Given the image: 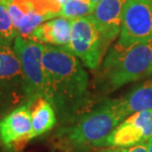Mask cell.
Listing matches in <instances>:
<instances>
[{"instance_id": "cell-1", "label": "cell", "mask_w": 152, "mask_h": 152, "mask_svg": "<svg viewBox=\"0 0 152 152\" xmlns=\"http://www.w3.org/2000/svg\"><path fill=\"white\" fill-rule=\"evenodd\" d=\"M47 98L64 121L78 118L87 101L89 75L83 64L61 47L45 45L42 56Z\"/></svg>"}, {"instance_id": "cell-2", "label": "cell", "mask_w": 152, "mask_h": 152, "mask_svg": "<svg viewBox=\"0 0 152 152\" xmlns=\"http://www.w3.org/2000/svg\"><path fill=\"white\" fill-rule=\"evenodd\" d=\"M126 118L120 98L105 100L56 133L60 148L66 152H88L101 148L115 127Z\"/></svg>"}, {"instance_id": "cell-3", "label": "cell", "mask_w": 152, "mask_h": 152, "mask_svg": "<svg viewBox=\"0 0 152 152\" xmlns=\"http://www.w3.org/2000/svg\"><path fill=\"white\" fill-rule=\"evenodd\" d=\"M102 74L110 90L152 75V39L129 47L117 42L105 57Z\"/></svg>"}, {"instance_id": "cell-4", "label": "cell", "mask_w": 152, "mask_h": 152, "mask_svg": "<svg viewBox=\"0 0 152 152\" xmlns=\"http://www.w3.org/2000/svg\"><path fill=\"white\" fill-rule=\"evenodd\" d=\"M45 45L31 39L16 37L13 48L20 61L24 79L26 103L47 97V80L42 63Z\"/></svg>"}, {"instance_id": "cell-5", "label": "cell", "mask_w": 152, "mask_h": 152, "mask_svg": "<svg viewBox=\"0 0 152 152\" xmlns=\"http://www.w3.org/2000/svg\"><path fill=\"white\" fill-rule=\"evenodd\" d=\"M25 103L23 74L13 41L0 39V117Z\"/></svg>"}, {"instance_id": "cell-6", "label": "cell", "mask_w": 152, "mask_h": 152, "mask_svg": "<svg viewBox=\"0 0 152 152\" xmlns=\"http://www.w3.org/2000/svg\"><path fill=\"white\" fill-rule=\"evenodd\" d=\"M109 45L92 16L72 20L70 42L64 48L84 66L90 69L98 68Z\"/></svg>"}, {"instance_id": "cell-7", "label": "cell", "mask_w": 152, "mask_h": 152, "mask_svg": "<svg viewBox=\"0 0 152 152\" xmlns=\"http://www.w3.org/2000/svg\"><path fill=\"white\" fill-rule=\"evenodd\" d=\"M152 39V0H127L118 44L124 47Z\"/></svg>"}, {"instance_id": "cell-8", "label": "cell", "mask_w": 152, "mask_h": 152, "mask_svg": "<svg viewBox=\"0 0 152 152\" xmlns=\"http://www.w3.org/2000/svg\"><path fill=\"white\" fill-rule=\"evenodd\" d=\"M32 134L31 103L13 109L0 118V141L10 150H17L29 142Z\"/></svg>"}, {"instance_id": "cell-9", "label": "cell", "mask_w": 152, "mask_h": 152, "mask_svg": "<svg viewBox=\"0 0 152 152\" xmlns=\"http://www.w3.org/2000/svg\"><path fill=\"white\" fill-rule=\"evenodd\" d=\"M127 0H101L91 15L109 44L120 35Z\"/></svg>"}, {"instance_id": "cell-10", "label": "cell", "mask_w": 152, "mask_h": 152, "mask_svg": "<svg viewBox=\"0 0 152 152\" xmlns=\"http://www.w3.org/2000/svg\"><path fill=\"white\" fill-rule=\"evenodd\" d=\"M71 27V19L56 17L37 27L28 39L44 45L66 48L70 42Z\"/></svg>"}, {"instance_id": "cell-11", "label": "cell", "mask_w": 152, "mask_h": 152, "mask_svg": "<svg viewBox=\"0 0 152 152\" xmlns=\"http://www.w3.org/2000/svg\"><path fill=\"white\" fill-rule=\"evenodd\" d=\"M31 103L32 134L31 139L48 132L57 123L56 112L47 98L41 97Z\"/></svg>"}, {"instance_id": "cell-12", "label": "cell", "mask_w": 152, "mask_h": 152, "mask_svg": "<svg viewBox=\"0 0 152 152\" xmlns=\"http://www.w3.org/2000/svg\"><path fill=\"white\" fill-rule=\"evenodd\" d=\"M145 141L147 139L143 130L126 118L115 127L103 143V147H129Z\"/></svg>"}, {"instance_id": "cell-13", "label": "cell", "mask_w": 152, "mask_h": 152, "mask_svg": "<svg viewBox=\"0 0 152 152\" xmlns=\"http://www.w3.org/2000/svg\"><path fill=\"white\" fill-rule=\"evenodd\" d=\"M120 101L127 117L137 112L152 110V79L137 85L120 98Z\"/></svg>"}, {"instance_id": "cell-14", "label": "cell", "mask_w": 152, "mask_h": 152, "mask_svg": "<svg viewBox=\"0 0 152 152\" xmlns=\"http://www.w3.org/2000/svg\"><path fill=\"white\" fill-rule=\"evenodd\" d=\"M95 9L90 0H68L61 6L58 17L75 20L91 16Z\"/></svg>"}, {"instance_id": "cell-15", "label": "cell", "mask_w": 152, "mask_h": 152, "mask_svg": "<svg viewBox=\"0 0 152 152\" xmlns=\"http://www.w3.org/2000/svg\"><path fill=\"white\" fill-rule=\"evenodd\" d=\"M8 10L15 28L19 32L28 22L30 13L28 2L27 0H10L8 2Z\"/></svg>"}, {"instance_id": "cell-16", "label": "cell", "mask_w": 152, "mask_h": 152, "mask_svg": "<svg viewBox=\"0 0 152 152\" xmlns=\"http://www.w3.org/2000/svg\"><path fill=\"white\" fill-rule=\"evenodd\" d=\"M16 37H18V32L12 22L8 3L0 0V39L14 41Z\"/></svg>"}, {"instance_id": "cell-17", "label": "cell", "mask_w": 152, "mask_h": 152, "mask_svg": "<svg viewBox=\"0 0 152 152\" xmlns=\"http://www.w3.org/2000/svg\"><path fill=\"white\" fill-rule=\"evenodd\" d=\"M127 118L143 130L147 140L152 137V110L137 112L130 115Z\"/></svg>"}, {"instance_id": "cell-18", "label": "cell", "mask_w": 152, "mask_h": 152, "mask_svg": "<svg viewBox=\"0 0 152 152\" xmlns=\"http://www.w3.org/2000/svg\"><path fill=\"white\" fill-rule=\"evenodd\" d=\"M114 150L115 152H148V143L147 141H145L129 147L114 148Z\"/></svg>"}, {"instance_id": "cell-19", "label": "cell", "mask_w": 152, "mask_h": 152, "mask_svg": "<svg viewBox=\"0 0 152 152\" xmlns=\"http://www.w3.org/2000/svg\"><path fill=\"white\" fill-rule=\"evenodd\" d=\"M147 143H148V152H152V137L148 139Z\"/></svg>"}, {"instance_id": "cell-20", "label": "cell", "mask_w": 152, "mask_h": 152, "mask_svg": "<svg viewBox=\"0 0 152 152\" xmlns=\"http://www.w3.org/2000/svg\"><path fill=\"white\" fill-rule=\"evenodd\" d=\"M97 152H115V150H114V148L108 147V148H106V149H102V150H99Z\"/></svg>"}, {"instance_id": "cell-21", "label": "cell", "mask_w": 152, "mask_h": 152, "mask_svg": "<svg viewBox=\"0 0 152 152\" xmlns=\"http://www.w3.org/2000/svg\"><path fill=\"white\" fill-rule=\"evenodd\" d=\"M90 1H91V3H92L94 6H96L100 1H101V0H90Z\"/></svg>"}, {"instance_id": "cell-22", "label": "cell", "mask_w": 152, "mask_h": 152, "mask_svg": "<svg viewBox=\"0 0 152 152\" xmlns=\"http://www.w3.org/2000/svg\"><path fill=\"white\" fill-rule=\"evenodd\" d=\"M56 1H57V2H58V3H59V4H60V5H61V6H62L63 4H64V3H65V2H67V1H68V0H56Z\"/></svg>"}, {"instance_id": "cell-23", "label": "cell", "mask_w": 152, "mask_h": 152, "mask_svg": "<svg viewBox=\"0 0 152 152\" xmlns=\"http://www.w3.org/2000/svg\"><path fill=\"white\" fill-rule=\"evenodd\" d=\"M1 1H4V2H6V3H8L9 1H10V0H1Z\"/></svg>"}]
</instances>
